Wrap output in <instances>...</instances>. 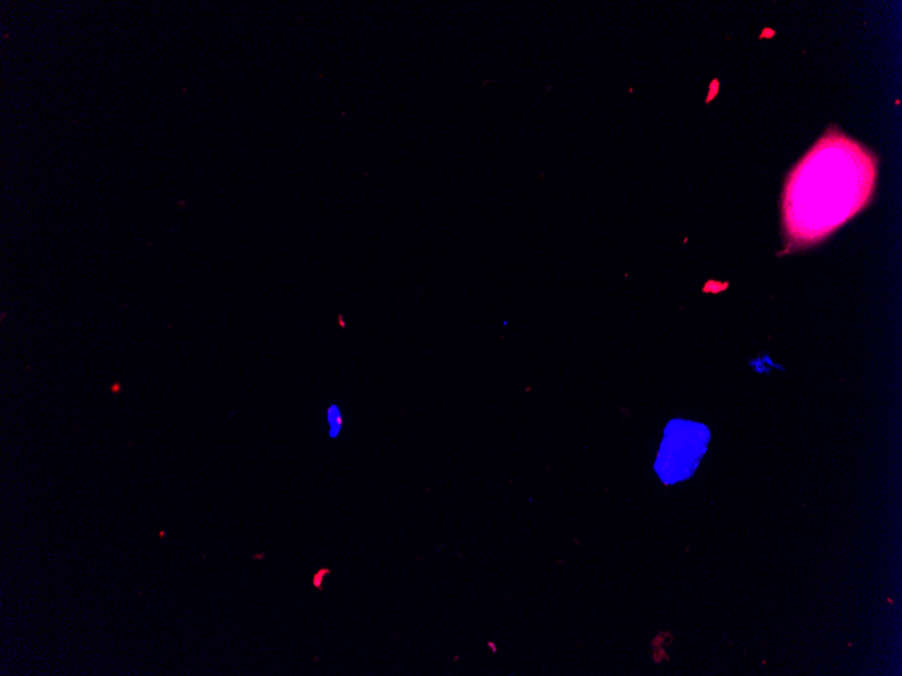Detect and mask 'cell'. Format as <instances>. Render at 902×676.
<instances>
[{
	"label": "cell",
	"mask_w": 902,
	"mask_h": 676,
	"mask_svg": "<svg viewBox=\"0 0 902 676\" xmlns=\"http://www.w3.org/2000/svg\"><path fill=\"white\" fill-rule=\"evenodd\" d=\"M709 434L707 428L691 421L674 420L666 427L655 470L665 484L691 477L701 461Z\"/></svg>",
	"instance_id": "6da1fadb"
},
{
	"label": "cell",
	"mask_w": 902,
	"mask_h": 676,
	"mask_svg": "<svg viewBox=\"0 0 902 676\" xmlns=\"http://www.w3.org/2000/svg\"><path fill=\"white\" fill-rule=\"evenodd\" d=\"M327 424H329L330 438L337 439L343 430V415L338 404H331L327 409Z\"/></svg>",
	"instance_id": "7a4b0ae2"
}]
</instances>
